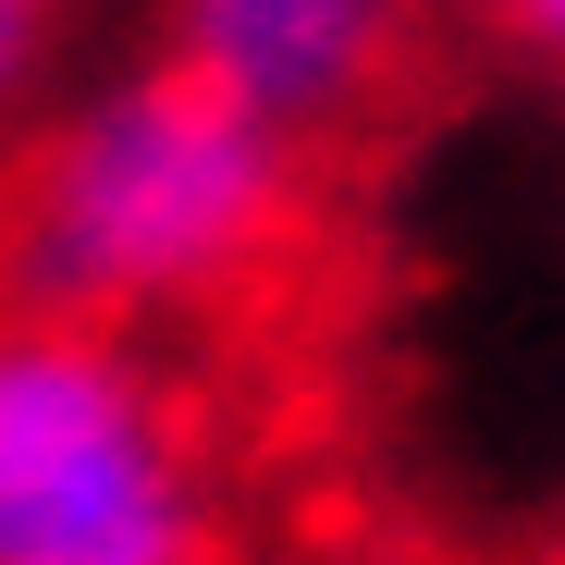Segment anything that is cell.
Segmentation results:
<instances>
[{
	"mask_svg": "<svg viewBox=\"0 0 565 565\" xmlns=\"http://www.w3.org/2000/svg\"><path fill=\"white\" fill-rule=\"evenodd\" d=\"M308 210L320 160L258 136L184 62H136L0 160V308L86 332L234 320L296 270Z\"/></svg>",
	"mask_w": 565,
	"mask_h": 565,
	"instance_id": "obj_1",
	"label": "cell"
},
{
	"mask_svg": "<svg viewBox=\"0 0 565 565\" xmlns=\"http://www.w3.org/2000/svg\"><path fill=\"white\" fill-rule=\"evenodd\" d=\"M0 565H222V455L148 332L0 308Z\"/></svg>",
	"mask_w": 565,
	"mask_h": 565,
	"instance_id": "obj_2",
	"label": "cell"
},
{
	"mask_svg": "<svg viewBox=\"0 0 565 565\" xmlns=\"http://www.w3.org/2000/svg\"><path fill=\"white\" fill-rule=\"evenodd\" d=\"M430 0H160V62H184L296 160L382 136L418 86Z\"/></svg>",
	"mask_w": 565,
	"mask_h": 565,
	"instance_id": "obj_3",
	"label": "cell"
},
{
	"mask_svg": "<svg viewBox=\"0 0 565 565\" xmlns=\"http://www.w3.org/2000/svg\"><path fill=\"white\" fill-rule=\"evenodd\" d=\"M50 62H62V0H0V124L50 99Z\"/></svg>",
	"mask_w": 565,
	"mask_h": 565,
	"instance_id": "obj_4",
	"label": "cell"
},
{
	"mask_svg": "<svg viewBox=\"0 0 565 565\" xmlns=\"http://www.w3.org/2000/svg\"><path fill=\"white\" fill-rule=\"evenodd\" d=\"M480 25L516 50V62H541V74H565V0H480Z\"/></svg>",
	"mask_w": 565,
	"mask_h": 565,
	"instance_id": "obj_5",
	"label": "cell"
}]
</instances>
